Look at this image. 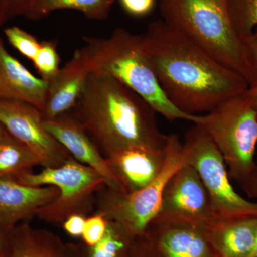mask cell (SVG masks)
Segmentation results:
<instances>
[{"mask_svg": "<svg viewBox=\"0 0 257 257\" xmlns=\"http://www.w3.org/2000/svg\"><path fill=\"white\" fill-rule=\"evenodd\" d=\"M87 217L79 214L69 216L62 224L66 232L74 237H82Z\"/></svg>", "mask_w": 257, "mask_h": 257, "instance_id": "obj_29", "label": "cell"}, {"mask_svg": "<svg viewBox=\"0 0 257 257\" xmlns=\"http://www.w3.org/2000/svg\"><path fill=\"white\" fill-rule=\"evenodd\" d=\"M7 257H83L79 243L66 242L50 230L23 221L9 233Z\"/></svg>", "mask_w": 257, "mask_h": 257, "instance_id": "obj_17", "label": "cell"}, {"mask_svg": "<svg viewBox=\"0 0 257 257\" xmlns=\"http://www.w3.org/2000/svg\"><path fill=\"white\" fill-rule=\"evenodd\" d=\"M20 183L32 187L54 186L58 197L37 211L40 220L62 224L69 216L79 214L88 217L95 211V197L106 187L105 179L94 169L73 157L57 167H45L38 173L24 172L12 177Z\"/></svg>", "mask_w": 257, "mask_h": 257, "instance_id": "obj_6", "label": "cell"}, {"mask_svg": "<svg viewBox=\"0 0 257 257\" xmlns=\"http://www.w3.org/2000/svg\"><path fill=\"white\" fill-rule=\"evenodd\" d=\"M106 225L107 220L100 214L94 213L88 216L82 236V242L89 246L96 245L102 239L105 233Z\"/></svg>", "mask_w": 257, "mask_h": 257, "instance_id": "obj_25", "label": "cell"}, {"mask_svg": "<svg viewBox=\"0 0 257 257\" xmlns=\"http://www.w3.org/2000/svg\"><path fill=\"white\" fill-rule=\"evenodd\" d=\"M160 12L171 28L248 82L243 42L230 20L227 0H160Z\"/></svg>", "mask_w": 257, "mask_h": 257, "instance_id": "obj_4", "label": "cell"}, {"mask_svg": "<svg viewBox=\"0 0 257 257\" xmlns=\"http://www.w3.org/2000/svg\"><path fill=\"white\" fill-rule=\"evenodd\" d=\"M241 187L250 198H257V163L247 178L241 182Z\"/></svg>", "mask_w": 257, "mask_h": 257, "instance_id": "obj_31", "label": "cell"}, {"mask_svg": "<svg viewBox=\"0 0 257 257\" xmlns=\"http://www.w3.org/2000/svg\"><path fill=\"white\" fill-rule=\"evenodd\" d=\"M249 257H257V236L256 242H255L254 247H253L252 252H251Z\"/></svg>", "mask_w": 257, "mask_h": 257, "instance_id": "obj_34", "label": "cell"}, {"mask_svg": "<svg viewBox=\"0 0 257 257\" xmlns=\"http://www.w3.org/2000/svg\"><path fill=\"white\" fill-rule=\"evenodd\" d=\"M6 131L4 126H3L1 124H0V138L4 135V133Z\"/></svg>", "mask_w": 257, "mask_h": 257, "instance_id": "obj_35", "label": "cell"}, {"mask_svg": "<svg viewBox=\"0 0 257 257\" xmlns=\"http://www.w3.org/2000/svg\"><path fill=\"white\" fill-rule=\"evenodd\" d=\"M9 233L0 226V253L8 254L9 248Z\"/></svg>", "mask_w": 257, "mask_h": 257, "instance_id": "obj_32", "label": "cell"}, {"mask_svg": "<svg viewBox=\"0 0 257 257\" xmlns=\"http://www.w3.org/2000/svg\"><path fill=\"white\" fill-rule=\"evenodd\" d=\"M29 0H0V32L10 22L23 16Z\"/></svg>", "mask_w": 257, "mask_h": 257, "instance_id": "obj_27", "label": "cell"}, {"mask_svg": "<svg viewBox=\"0 0 257 257\" xmlns=\"http://www.w3.org/2000/svg\"><path fill=\"white\" fill-rule=\"evenodd\" d=\"M243 93L204 115L200 124L222 155L229 178L239 184L256 165L257 145V110Z\"/></svg>", "mask_w": 257, "mask_h": 257, "instance_id": "obj_5", "label": "cell"}, {"mask_svg": "<svg viewBox=\"0 0 257 257\" xmlns=\"http://www.w3.org/2000/svg\"><path fill=\"white\" fill-rule=\"evenodd\" d=\"M165 150V166L155 181L133 193L119 192L106 186L96 194L94 213L117 221L135 236L143 235L147 225L158 214L167 181L187 163L178 135H167Z\"/></svg>", "mask_w": 257, "mask_h": 257, "instance_id": "obj_7", "label": "cell"}, {"mask_svg": "<svg viewBox=\"0 0 257 257\" xmlns=\"http://www.w3.org/2000/svg\"><path fill=\"white\" fill-rule=\"evenodd\" d=\"M130 257H157L145 235L138 236Z\"/></svg>", "mask_w": 257, "mask_h": 257, "instance_id": "obj_30", "label": "cell"}, {"mask_svg": "<svg viewBox=\"0 0 257 257\" xmlns=\"http://www.w3.org/2000/svg\"><path fill=\"white\" fill-rule=\"evenodd\" d=\"M194 125L184 136V156L207 189L215 219L257 216V202L245 199L235 191L220 152L202 126Z\"/></svg>", "mask_w": 257, "mask_h": 257, "instance_id": "obj_8", "label": "cell"}, {"mask_svg": "<svg viewBox=\"0 0 257 257\" xmlns=\"http://www.w3.org/2000/svg\"><path fill=\"white\" fill-rule=\"evenodd\" d=\"M245 59L248 72L249 87L257 86V27L253 33L243 42Z\"/></svg>", "mask_w": 257, "mask_h": 257, "instance_id": "obj_26", "label": "cell"}, {"mask_svg": "<svg viewBox=\"0 0 257 257\" xmlns=\"http://www.w3.org/2000/svg\"><path fill=\"white\" fill-rule=\"evenodd\" d=\"M115 0H29L23 17L38 21L58 10L80 12L89 20L103 21L109 18Z\"/></svg>", "mask_w": 257, "mask_h": 257, "instance_id": "obj_19", "label": "cell"}, {"mask_svg": "<svg viewBox=\"0 0 257 257\" xmlns=\"http://www.w3.org/2000/svg\"><path fill=\"white\" fill-rule=\"evenodd\" d=\"M43 124L74 160L96 171L105 179L108 187L121 192V186L111 173L106 159L73 114L68 112L53 119H43Z\"/></svg>", "mask_w": 257, "mask_h": 257, "instance_id": "obj_12", "label": "cell"}, {"mask_svg": "<svg viewBox=\"0 0 257 257\" xmlns=\"http://www.w3.org/2000/svg\"><path fill=\"white\" fill-rule=\"evenodd\" d=\"M48 87V82L34 75L10 55L0 37V99L25 101L42 112Z\"/></svg>", "mask_w": 257, "mask_h": 257, "instance_id": "obj_15", "label": "cell"}, {"mask_svg": "<svg viewBox=\"0 0 257 257\" xmlns=\"http://www.w3.org/2000/svg\"><path fill=\"white\" fill-rule=\"evenodd\" d=\"M83 40L85 45L81 50L90 72L121 82L168 121L204 122V115L187 114L169 100L144 52L142 35L118 28L108 37L85 36Z\"/></svg>", "mask_w": 257, "mask_h": 257, "instance_id": "obj_3", "label": "cell"}, {"mask_svg": "<svg viewBox=\"0 0 257 257\" xmlns=\"http://www.w3.org/2000/svg\"><path fill=\"white\" fill-rule=\"evenodd\" d=\"M3 32L10 45L20 53L31 61L35 58L41 44L36 37L18 26L5 28Z\"/></svg>", "mask_w": 257, "mask_h": 257, "instance_id": "obj_24", "label": "cell"}, {"mask_svg": "<svg viewBox=\"0 0 257 257\" xmlns=\"http://www.w3.org/2000/svg\"><path fill=\"white\" fill-rule=\"evenodd\" d=\"M54 186L32 187L12 177H0V226L10 232L58 197Z\"/></svg>", "mask_w": 257, "mask_h": 257, "instance_id": "obj_14", "label": "cell"}, {"mask_svg": "<svg viewBox=\"0 0 257 257\" xmlns=\"http://www.w3.org/2000/svg\"><path fill=\"white\" fill-rule=\"evenodd\" d=\"M219 257H249L257 236V216L215 219L204 226Z\"/></svg>", "mask_w": 257, "mask_h": 257, "instance_id": "obj_18", "label": "cell"}, {"mask_svg": "<svg viewBox=\"0 0 257 257\" xmlns=\"http://www.w3.org/2000/svg\"><path fill=\"white\" fill-rule=\"evenodd\" d=\"M228 12L233 28L241 42L257 27V0H227Z\"/></svg>", "mask_w": 257, "mask_h": 257, "instance_id": "obj_22", "label": "cell"}, {"mask_svg": "<svg viewBox=\"0 0 257 257\" xmlns=\"http://www.w3.org/2000/svg\"><path fill=\"white\" fill-rule=\"evenodd\" d=\"M90 71L81 49L74 52L57 76L49 82L44 119H51L73 109L87 84Z\"/></svg>", "mask_w": 257, "mask_h": 257, "instance_id": "obj_16", "label": "cell"}, {"mask_svg": "<svg viewBox=\"0 0 257 257\" xmlns=\"http://www.w3.org/2000/svg\"><path fill=\"white\" fill-rule=\"evenodd\" d=\"M42 111L18 100L0 99V124L30 148L45 167H57L72 155L45 128Z\"/></svg>", "mask_w": 257, "mask_h": 257, "instance_id": "obj_9", "label": "cell"}, {"mask_svg": "<svg viewBox=\"0 0 257 257\" xmlns=\"http://www.w3.org/2000/svg\"><path fill=\"white\" fill-rule=\"evenodd\" d=\"M122 9L131 16L144 18L153 11L156 0H119Z\"/></svg>", "mask_w": 257, "mask_h": 257, "instance_id": "obj_28", "label": "cell"}, {"mask_svg": "<svg viewBox=\"0 0 257 257\" xmlns=\"http://www.w3.org/2000/svg\"><path fill=\"white\" fill-rule=\"evenodd\" d=\"M144 235L157 257H219L201 225L155 217Z\"/></svg>", "mask_w": 257, "mask_h": 257, "instance_id": "obj_11", "label": "cell"}, {"mask_svg": "<svg viewBox=\"0 0 257 257\" xmlns=\"http://www.w3.org/2000/svg\"><path fill=\"white\" fill-rule=\"evenodd\" d=\"M0 257H7V255L1 254V253H0Z\"/></svg>", "mask_w": 257, "mask_h": 257, "instance_id": "obj_36", "label": "cell"}, {"mask_svg": "<svg viewBox=\"0 0 257 257\" xmlns=\"http://www.w3.org/2000/svg\"><path fill=\"white\" fill-rule=\"evenodd\" d=\"M121 192H138L157 178L166 161V150L134 147L105 157Z\"/></svg>", "mask_w": 257, "mask_h": 257, "instance_id": "obj_13", "label": "cell"}, {"mask_svg": "<svg viewBox=\"0 0 257 257\" xmlns=\"http://www.w3.org/2000/svg\"><path fill=\"white\" fill-rule=\"evenodd\" d=\"M155 217L204 226L215 220L207 189L192 166L186 163L167 181Z\"/></svg>", "mask_w": 257, "mask_h": 257, "instance_id": "obj_10", "label": "cell"}, {"mask_svg": "<svg viewBox=\"0 0 257 257\" xmlns=\"http://www.w3.org/2000/svg\"><path fill=\"white\" fill-rule=\"evenodd\" d=\"M106 220L105 233L99 242L92 246L79 243L83 257H130L138 236L117 221Z\"/></svg>", "mask_w": 257, "mask_h": 257, "instance_id": "obj_20", "label": "cell"}, {"mask_svg": "<svg viewBox=\"0 0 257 257\" xmlns=\"http://www.w3.org/2000/svg\"><path fill=\"white\" fill-rule=\"evenodd\" d=\"M38 165L40 160L35 154L6 130L0 138V177L32 172Z\"/></svg>", "mask_w": 257, "mask_h": 257, "instance_id": "obj_21", "label": "cell"}, {"mask_svg": "<svg viewBox=\"0 0 257 257\" xmlns=\"http://www.w3.org/2000/svg\"><path fill=\"white\" fill-rule=\"evenodd\" d=\"M74 116L105 157L134 147L163 150L167 135L156 111L136 92L116 79L90 72L74 106Z\"/></svg>", "mask_w": 257, "mask_h": 257, "instance_id": "obj_2", "label": "cell"}, {"mask_svg": "<svg viewBox=\"0 0 257 257\" xmlns=\"http://www.w3.org/2000/svg\"><path fill=\"white\" fill-rule=\"evenodd\" d=\"M41 78L47 82L52 80L60 72V56L55 41H43L35 58L32 60Z\"/></svg>", "mask_w": 257, "mask_h": 257, "instance_id": "obj_23", "label": "cell"}, {"mask_svg": "<svg viewBox=\"0 0 257 257\" xmlns=\"http://www.w3.org/2000/svg\"><path fill=\"white\" fill-rule=\"evenodd\" d=\"M243 94L247 98L248 101L251 103V105L257 110V86L248 88Z\"/></svg>", "mask_w": 257, "mask_h": 257, "instance_id": "obj_33", "label": "cell"}, {"mask_svg": "<svg viewBox=\"0 0 257 257\" xmlns=\"http://www.w3.org/2000/svg\"><path fill=\"white\" fill-rule=\"evenodd\" d=\"M143 37V48L161 88L179 110L209 112L249 88L241 74L228 68L197 45L156 20Z\"/></svg>", "mask_w": 257, "mask_h": 257, "instance_id": "obj_1", "label": "cell"}]
</instances>
